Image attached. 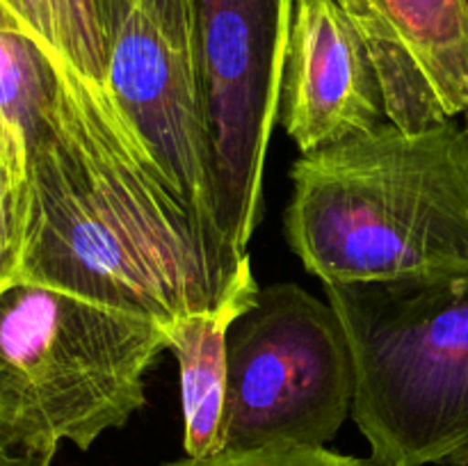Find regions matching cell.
<instances>
[{"label": "cell", "mask_w": 468, "mask_h": 466, "mask_svg": "<svg viewBox=\"0 0 468 466\" xmlns=\"http://www.w3.org/2000/svg\"><path fill=\"white\" fill-rule=\"evenodd\" d=\"M261 286L247 265L227 295L208 309L192 311L174 320L167 334V350L176 356L181 375L183 448L186 457H213L227 441V338L231 324L256 302Z\"/></svg>", "instance_id": "9"}, {"label": "cell", "mask_w": 468, "mask_h": 466, "mask_svg": "<svg viewBox=\"0 0 468 466\" xmlns=\"http://www.w3.org/2000/svg\"><path fill=\"white\" fill-rule=\"evenodd\" d=\"M282 123L302 154L388 123L368 46L338 0L295 3Z\"/></svg>", "instance_id": "8"}, {"label": "cell", "mask_w": 468, "mask_h": 466, "mask_svg": "<svg viewBox=\"0 0 468 466\" xmlns=\"http://www.w3.org/2000/svg\"><path fill=\"white\" fill-rule=\"evenodd\" d=\"M0 30H26L23 23L18 21V16L9 9V5L5 3V0H0Z\"/></svg>", "instance_id": "19"}, {"label": "cell", "mask_w": 468, "mask_h": 466, "mask_svg": "<svg viewBox=\"0 0 468 466\" xmlns=\"http://www.w3.org/2000/svg\"><path fill=\"white\" fill-rule=\"evenodd\" d=\"M464 3V9H466V18H468V0H462ZM466 131H468V110H466Z\"/></svg>", "instance_id": "20"}, {"label": "cell", "mask_w": 468, "mask_h": 466, "mask_svg": "<svg viewBox=\"0 0 468 466\" xmlns=\"http://www.w3.org/2000/svg\"><path fill=\"white\" fill-rule=\"evenodd\" d=\"M108 90L195 210L231 272L215 222V174L201 90L195 0H126L108 62Z\"/></svg>", "instance_id": "7"}, {"label": "cell", "mask_w": 468, "mask_h": 466, "mask_svg": "<svg viewBox=\"0 0 468 466\" xmlns=\"http://www.w3.org/2000/svg\"><path fill=\"white\" fill-rule=\"evenodd\" d=\"M53 457L32 455V452H16L0 446V466H50Z\"/></svg>", "instance_id": "18"}, {"label": "cell", "mask_w": 468, "mask_h": 466, "mask_svg": "<svg viewBox=\"0 0 468 466\" xmlns=\"http://www.w3.org/2000/svg\"><path fill=\"white\" fill-rule=\"evenodd\" d=\"M46 46L80 76L108 87L110 37L96 0H44Z\"/></svg>", "instance_id": "13"}, {"label": "cell", "mask_w": 468, "mask_h": 466, "mask_svg": "<svg viewBox=\"0 0 468 466\" xmlns=\"http://www.w3.org/2000/svg\"><path fill=\"white\" fill-rule=\"evenodd\" d=\"M297 0H195L201 90L215 174V222L242 263L263 215V169Z\"/></svg>", "instance_id": "6"}, {"label": "cell", "mask_w": 468, "mask_h": 466, "mask_svg": "<svg viewBox=\"0 0 468 466\" xmlns=\"http://www.w3.org/2000/svg\"><path fill=\"white\" fill-rule=\"evenodd\" d=\"M165 327L76 292L16 279L0 291V446L90 450L146 405Z\"/></svg>", "instance_id": "4"}, {"label": "cell", "mask_w": 468, "mask_h": 466, "mask_svg": "<svg viewBox=\"0 0 468 466\" xmlns=\"http://www.w3.org/2000/svg\"><path fill=\"white\" fill-rule=\"evenodd\" d=\"M30 213L27 151L21 132L0 117V291L21 277Z\"/></svg>", "instance_id": "14"}, {"label": "cell", "mask_w": 468, "mask_h": 466, "mask_svg": "<svg viewBox=\"0 0 468 466\" xmlns=\"http://www.w3.org/2000/svg\"><path fill=\"white\" fill-rule=\"evenodd\" d=\"M18 21L23 23L30 35H35L41 44L46 46V12H44V0H5ZM48 48V46H46Z\"/></svg>", "instance_id": "16"}, {"label": "cell", "mask_w": 468, "mask_h": 466, "mask_svg": "<svg viewBox=\"0 0 468 466\" xmlns=\"http://www.w3.org/2000/svg\"><path fill=\"white\" fill-rule=\"evenodd\" d=\"M67 64L27 30H0V117L23 135H39L59 99Z\"/></svg>", "instance_id": "12"}, {"label": "cell", "mask_w": 468, "mask_h": 466, "mask_svg": "<svg viewBox=\"0 0 468 466\" xmlns=\"http://www.w3.org/2000/svg\"><path fill=\"white\" fill-rule=\"evenodd\" d=\"M224 450L324 448L355 402V359L341 315L297 283L261 288L227 338Z\"/></svg>", "instance_id": "5"}, {"label": "cell", "mask_w": 468, "mask_h": 466, "mask_svg": "<svg viewBox=\"0 0 468 466\" xmlns=\"http://www.w3.org/2000/svg\"><path fill=\"white\" fill-rule=\"evenodd\" d=\"M355 359L375 466H468V265L324 283Z\"/></svg>", "instance_id": "3"}, {"label": "cell", "mask_w": 468, "mask_h": 466, "mask_svg": "<svg viewBox=\"0 0 468 466\" xmlns=\"http://www.w3.org/2000/svg\"><path fill=\"white\" fill-rule=\"evenodd\" d=\"M286 238L323 283L468 265V131L393 123L302 154Z\"/></svg>", "instance_id": "2"}, {"label": "cell", "mask_w": 468, "mask_h": 466, "mask_svg": "<svg viewBox=\"0 0 468 466\" xmlns=\"http://www.w3.org/2000/svg\"><path fill=\"white\" fill-rule=\"evenodd\" d=\"M123 5H126V0H96V7H99L101 18H103V26H105V30H108V37H110V48H112L114 32H117L119 18H122V12H123Z\"/></svg>", "instance_id": "17"}, {"label": "cell", "mask_w": 468, "mask_h": 466, "mask_svg": "<svg viewBox=\"0 0 468 466\" xmlns=\"http://www.w3.org/2000/svg\"><path fill=\"white\" fill-rule=\"evenodd\" d=\"M432 80L448 117L468 110V18L462 0H373Z\"/></svg>", "instance_id": "10"}, {"label": "cell", "mask_w": 468, "mask_h": 466, "mask_svg": "<svg viewBox=\"0 0 468 466\" xmlns=\"http://www.w3.org/2000/svg\"><path fill=\"white\" fill-rule=\"evenodd\" d=\"M163 466H368L356 457L324 448L268 446L256 450H222L213 457H183Z\"/></svg>", "instance_id": "15"}, {"label": "cell", "mask_w": 468, "mask_h": 466, "mask_svg": "<svg viewBox=\"0 0 468 466\" xmlns=\"http://www.w3.org/2000/svg\"><path fill=\"white\" fill-rule=\"evenodd\" d=\"M355 21L373 58L384 94L388 123L400 131L419 132L446 122V108L416 55L379 12L373 0H338Z\"/></svg>", "instance_id": "11"}, {"label": "cell", "mask_w": 468, "mask_h": 466, "mask_svg": "<svg viewBox=\"0 0 468 466\" xmlns=\"http://www.w3.org/2000/svg\"><path fill=\"white\" fill-rule=\"evenodd\" d=\"M30 178L21 277L169 327L215 306L233 279L195 210L108 87L64 71L26 146Z\"/></svg>", "instance_id": "1"}]
</instances>
